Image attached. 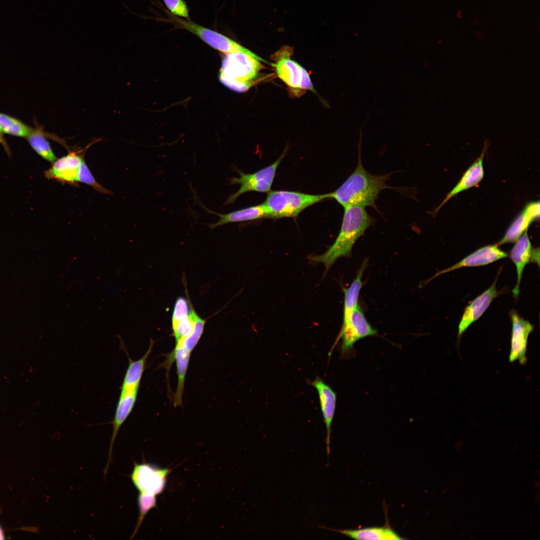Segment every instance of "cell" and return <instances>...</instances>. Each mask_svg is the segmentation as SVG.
<instances>
[{"instance_id":"7","label":"cell","mask_w":540,"mask_h":540,"mask_svg":"<svg viewBox=\"0 0 540 540\" xmlns=\"http://www.w3.org/2000/svg\"><path fill=\"white\" fill-rule=\"evenodd\" d=\"M65 259L33 236L0 226V261L5 267L53 276Z\"/></svg>"},{"instance_id":"3","label":"cell","mask_w":540,"mask_h":540,"mask_svg":"<svg viewBox=\"0 0 540 540\" xmlns=\"http://www.w3.org/2000/svg\"><path fill=\"white\" fill-rule=\"evenodd\" d=\"M175 293L160 301L143 302L113 318L102 334L89 345L96 358L149 369L156 364V349L166 321L168 304Z\"/></svg>"},{"instance_id":"10","label":"cell","mask_w":540,"mask_h":540,"mask_svg":"<svg viewBox=\"0 0 540 540\" xmlns=\"http://www.w3.org/2000/svg\"><path fill=\"white\" fill-rule=\"evenodd\" d=\"M0 288H2L7 294L15 307H20L19 297L15 291L14 286L10 280V277L6 271V267L0 261Z\"/></svg>"},{"instance_id":"2","label":"cell","mask_w":540,"mask_h":540,"mask_svg":"<svg viewBox=\"0 0 540 540\" xmlns=\"http://www.w3.org/2000/svg\"><path fill=\"white\" fill-rule=\"evenodd\" d=\"M340 41L361 56L391 69L425 96L448 108L473 103H500L458 75L436 64L399 51L386 43L340 31Z\"/></svg>"},{"instance_id":"8","label":"cell","mask_w":540,"mask_h":540,"mask_svg":"<svg viewBox=\"0 0 540 540\" xmlns=\"http://www.w3.org/2000/svg\"><path fill=\"white\" fill-rule=\"evenodd\" d=\"M156 363L167 365L181 371L187 377L199 384L208 387L219 386L217 380L204 373L190 359L168 320L162 328L158 341Z\"/></svg>"},{"instance_id":"9","label":"cell","mask_w":540,"mask_h":540,"mask_svg":"<svg viewBox=\"0 0 540 540\" xmlns=\"http://www.w3.org/2000/svg\"><path fill=\"white\" fill-rule=\"evenodd\" d=\"M347 30L378 38L377 19L366 0H326Z\"/></svg>"},{"instance_id":"1","label":"cell","mask_w":540,"mask_h":540,"mask_svg":"<svg viewBox=\"0 0 540 540\" xmlns=\"http://www.w3.org/2000/svg\"><path fill=\"white\" fill-rule=\"evenodd\" d=\"M520 122L537 126L502 102L449 108L440 138L439 161L466 182L490 184L508 167L507 159L526 135Z\"/></svg>"},{"instance_id":"5","label":"cell","mask_w":540,"mask_h":540,"mask_svg":"<svg viewBox=\"0 0 540 540\" xmlns=\"http://www.w3.org/2000/svg\"><path fill=\"white\" fill-rule=\"evenodd\" d=\"M407 415L416 424L429 428L438 435L434 444L419 449V454L422 457L459 446L501 442L530 435L536 436L535 424L527 406L448 428L425 423L410 414Z\"/></svg>"},{"instance_id":"4","label":"cell","mask_w":540,"mask_h":540,"mask_svg":"<svg viewBox=\"0 0 540 540\" xmlns=\"http://www.w3.org/2000/svg\"><path fill=\"white\" fill-rule=\"evenodd\" d=\"M476 344L479 353L463 355L458 367L479 369L480 375L458 392L449 410L465 407L476 394L494 384L537 385L540 382V330L504 347Z\"/></svg>"},{"instance_id":"6","label":"cell","mask_w":540,"mask_h":540,"mask_svg":"<svg viewBox=\"0 0 540 540\" xmlns=\"http://www.w3.org/2000/svg\"><path fill=\"white\" fill-rule=\"evenodd\" d=\"M106 271L90 264L83 251L71 249L64 263L52 276L63 296L90 320L106 325L113 318L100 287L93 276H105Z\"/></svg>"},{"instance_id":"11","label":"cell","mask_w":540,"mask_h":540,"mask_svg":"<svg viewBox=\"0 0 540 540\" xmlns=\"http://www.w3.org/2000/svg\"><path fill=\"white\" fill-rule=\"evenodd\" d=\"M535 391L530 403L527 405L536 429V436H540V382L535 385Z\"/></svg>"}]
</instances>
